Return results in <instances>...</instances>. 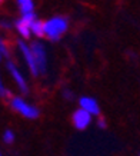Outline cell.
<instances>
[{
	"label": "cell",
	"mask_w": 140,
	"mask_h": 156,
	"mask_svg": "<svg viewBox=\"0 0 140 156\" xmlns=\"http://www.w3.org/2000/svg\"><path fill=\"white\" fill-rule=\"evenodd\" d=\"M72 122L75 125V128H77L79 130H84L92 122V113L87 112L86 109L80 108L72 115Z\"/></svg>",
	"instance_id": "277c9868"
},
{
	"label": "cell",
	"mask_w": 140,
	"mask_h": 156,
	"mask_svg": "<svg viewBox=\"0 0 140 156\" xmlns=\"http://www.w3.org/2000/svg\"><path fill=\"white\" fill-rule=\"evenodd\" d=\"M36 20V14L34 12L32 13H26V14H22V19L16 20V30L19 32L24 39H29L30 37V33H32V23Z\"/></svg>",
	"instance_id": "3957f363"
},
{
	"label": "cell",
	"mask_w": 140,
	"mask_h": 156,
	"mask_svg": "<svg viewBox=\"0 0 140 156\" xmlns=\"http://www.w3.org/2000/svg\"><path fill=\"white\" fill-rule=\"evenodd\" d=\"M32 33L36 34L37 37H43V36H46V30H44V22L42 20H34L32 23Z\"/></svg>",
	"instance_id": "9c48e42d"
},
{
	"label": "cell",
	"mask_w": 140,
	"mask_h": 156,
	"mask_svg": "<svg viewBox=\"0 0 140 156\" xmlns=\"http://www.w3.org/2000/svg\"><path fill=\"white\" fill-rule=\"evenodd\" d=\"M3 140H5L6 143H12L14 140V133L13 130H10V129H7L5 132V135H3Z\"/></svg>",
	"instance_id": "8fae6325"
},
{
	"label": "cell",
	"mask_w": 140,
	"mask_h": 156,
	"mask_svg": "<svg viewBox=\"0 0 140 156\" xmlns=\"http://www.w3.org/2000/svg\"><path fill=\"white\" fill-rule=\"evenodd\" d=\"M7 69H9V72L12 73V76H13V79L16 80V83L19 85L20 90L23 92V93H27V85H26V80H24V77L22 76V73H20L19 70H17V67L14 66L12 62H7Z\"/></svg>",
	"instance_id": "52a82bcc"
},
{
	"label": "cell",
	"mask_w": 140,
	"mask_h": 156,
	"mask_svg": "<svg viewBox=\"0 0 140 156\" xmlns=\"http://www.w3.org/2000/svg\"><path fill=\"white\" fill-rule=\"evenodd\" d=\"M30 48H32L33 55H34V57H36V62H37V66H39L40 73H44V72H46V65H47L44 46H43L40 42H34V43H32Z\"/></svg>",
	"instance_id": "8992f818"
},
{
	"label": "cell",
	"mask_w": 140,
	"mask_h": 156,
	"mask_svg": "<svg viewBox=\"0 0 140 156\" xmlns=\"http://www.w3.org/2000/svg\"><path fill=\"white\" fill-rule=\"evenodd\" d=\"M3 2H5V0H0V5H2V3H3Z\"/></svg>",
	"instance_id": "9a60e30c"
},
{
	"label": "cell",
	"mask_w": 140,
	"mask_h": 156,
	"mask_svg": "<svg viewBox=\"0 0 140 156\" xmlns=\"http://www.w3.org/2000/svg\"><path fill=\"white\" fill-rule=\"evenodd\" d=\"M69 27V22L66 17L56 16L51 17L47 22H44V30H46V36L51 40H59V39L66 33V30Z\"/></svg>",
	"instance_id": "6da1fadb"
},
{
	"label": "cell",
	"mask_w": 140,
	"mask_h": 156,
	"mask_svg": "<svg viewBox=\"0 0 140 156\" xmlns=\"http://www.w3.org/2000/svg\"><path fill=\"white\" fill-rule=\"evenodd\" d=\"M0 96H3V98H9L10 96V92L7 89H5V86L2 85V79H0Z\"/></svg>",
	"instance_id": "7c38bea8"
},
{
	"label": "cell",
	"mask_w": 140,
	"mask_h": 156,
	"mask_svg": "<svg viewBox=\"0 0 140 156\" xmlns=\"http://www.w3.org/2000/svg\"><path fill=\"white\" fill-rule=\"evenodd\" d=\"M79 103H80V108L86 109L87 112H90V113L94 115V116L100 113V108H99V103L93 99V98H82V99L79 100Z\"/></svg>",
	"instance_id": "ba28073f"
},
{
	"label": "cell",
	"mask_w": 140,
	"mask_h": 156,
	"mask_svg": "<svg viewBox=\"0 0 140 156\" xmlns=\"http://www.w3.org/2000/svg\"><path fill=\"white\" fill-rule=\"evenodd\" d=\"M17 46H19V49L22 50V53H23L24 59H26V63H27V66H29V69H30V72H32V75H37L40 70H39L37 62H36V57L33 55L32 48H29L23 40H20V42L17 43Z\"/></svg>",
	"instance_id": "5b68a950"
},
{
	"label": "cell",
	"mask_w": 140,
	"mask_h": 156,
	"mask_svg": "<svg viewBox=\"0 0 140 156\" xmlns=\"http://www.w3.org/2000/svg\"><path fill=\"white\" fill-rule=\"evenodd\" d=\"M10 106L16 110V112H19L20 115H23L24 118L27 119H36L39 118V110L34 106L32 105L26 103L23 99H20V98H12L10 100Z\"/></svg>",
	"instance_id": "7a4b0ae2"
},
{
	"label": "cell",
	"mask_w": 140,
	"mask_h": 156,
	"mask_svg": "<svg viewBox=\"0 0 140 156\" xmlns=\"http://www.w3.org/2000/svg\"><path fill=\"white\" fill-rule=\"evenodd\" d=\"M0 59H2V56H0Z\"/></svg>",
	"instance_id": "2e32d148"
},
{
	"label": "cell",
	"mask_w": 140,
	"mask_h": 156,
	"mask_svg": "<svg viewBox=\"0 0 140 156\" xmlns=\"http://www.w3.org/2000/svg\"><path fill=\"white\" fill-rule=\"evenodd\" d=\"M0 52H2V55H3V56L9 57V52H7V49H6V46H5V43H3V42H0Z\"/></svg>",
	"instance_id": "4fadbf2b"
},
{
	"label": "cell",
	"mask_w": 140,
	"mask_h": 156,
	"mask_svg": "<svg viewBox=\"0 0 140 156\" xmlns=\"http://www.w3.org/2000/svg\"><path fill=\"white\" fill-rule=\"evenodd\" d=\"M17 3H19V6H20L22 14L32 13L33 12V0H17Z\"/></svg>",
	"instance_id": "30bf717a"
},
{
	"label": "cell",
	"mask_w": 140,
	"mask_h": 156,
	"mask_svg": "<svg viewBox=\"0 0 140 156\" xmlns=\"http://www.w3.org/2000/svg\"><path fill=\"white\" fill-rule=\"evenodd\" d=\"M97 126H99L100 129H104V128H106V120H104L103 118H100V119L97 120Z\"/></svg>",
	"instance_id": "5bb4252c"
}]
</instances>
